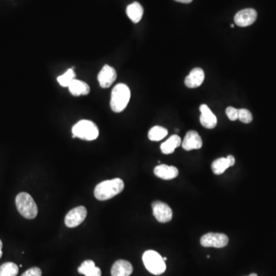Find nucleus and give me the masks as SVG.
Returning <instances> with one entry per match:
<instances>
[{
	"label": "nucleus",
	"instance_id": "23",
	"mask_svg": "<svg viewBox=\"0 0 276 276\" xmlns=\"http://www.w3.org/2000/svg\"><path fill=\"white\" fill-rule=\"evenodd\" d=\"M75 72L73 68H69L65 74H63L61 76L58 77V82L60 85L62 87H68L69 84L72 82L73 80L75 79Z\"/></svg>",
	"mask_w": 276,
	"mask_h": 276
},
{
	"label": "nucleus",
	"instance_id": "14",
	"mask_svg": "<svg viewBox=\"0 0 276 276\" xmlns=\"http://www.w3.org/2000/svg\"><path fill=\"white\" fill-rule=\"evenodd\" d=\"M205 74L204 70L200 68H195L190 71L188 76L186 78V86L190 88H198L204 81Z\"/></svg>",
	"mask_w": 276,
	"mask_h": 276
},
{
	"label": "nucleus",
	"instance_id": "18",
	"mask_svg": "<svg viewBox=\"0 0 276 276\" xmlns=\"http://www.w3.org/2000/svg\"><path fill=\"white\" fill-rule=\"evenodd\" d=\"M126 12H127V16L129 17L130 19L133 22L137 23L142 18L143 14H144V8L139 2H133L127 7Z\"/></svg>",
	"mask_w": 276,
	"mask_h": 276
},
{
	"label": "nucleus",
	"instance_id": "20",
	"mask_svg": "<svg viewBox=\"0 0 276 276\" xmlns=\"http://www.w3.org/2000/svg\"><path fill=\"white\" fill-rule=\"evenodd\" d=\"M181 138L177 134L171 136L167 141L161 145V150L163 154H170L174 152L176 148L180 147L181 144Z\"/></svg>",
	"mask_w": 276,
	"mask_h": 276
},
{
	"label": "nucleus",
	"instance_id": "19",
	"mask_svg": "<svg viewBox=\"0 0 276 276\" xmlns=\"http://www.w3.org/2000/svg\"><path fill=\"white\" fill-rule=\"evenodd\" d=\"M78 273L85 276H101L100 268L95 267V263L92 260H85L78 268Z\"/></svg>",
	"mask_w": 276,
	"mask_h": 276
},
{
	"label": "nucleus",
	"instance_id": "31",
	"mask_svg": "<svg viewBox=\"0 0 276 276\" xmlns=\"http://www.w3.org/2000/svg\"><path fill=\"white\" fill-rule=\"evenodd\" d=\"M163 259H164V261H167V258H166V257H164V258Z\"/></svg>",
	"mask_w": 276,
	"mask_h": 276
},
{
	"label": "nucleus",
	"instance_id": "9",
	"mask_svg": "<svg viewBox=\"0 0 276 276\" xmlns=\"http://www.w3.org/2000/svg\"><path fill=\"white\" fill-rule=\"evenodd\" d=\"M257 12L253 8H245L236 14L234 21L238 26L247 27L256 22Z\"/></svg>",
	"mask_w": 276,
	"mask_h": 276
},
{
	"label": "nucleus",
	"instance_id": "29",
	"mask_svg": "<svg viewBox=\"0 0 276 276\" xmlns=\"http://www.w3.org/2000/svg\"><path fill=\"white\" fill-rule=\"evenodd\" d=\"M257 276V274H256V273H252V274H250V276Z\"/></svg>",
	"mask_w": 276,
	"mask_h": 276
},
{
	"label": "nucleus",
	"instance_id": "2",
	"mask_svg": "<svg viewBox=\"0 0 276 276\" xmlns=\"http://www.w3.org/2000/svg\"><path fill=\"white\" fill-rule=\"evenodd\" d=\"M131 98V91L125 84H118L111 92V108L113 111L120 113L125 109Z\"/></svg>",
	"mask_w": 276,
	"mask_h": 276
},
{
	"label": "nucleus",
	"instance_id": "28",
	"mask_svg": "<svg viewBox=\"0 0 276 276\" xmlns=\"http://www.w3.org/2000/svg\"><path fill=\"white\" fill-rule=\"evenodd\" d=\"M2 241H1V240H0V259H1V257H2Z\"/></svg>",
	"mask_w": 276,
	"mask_h": 276
},
{
	"label": "nucleus",
	"instance_id": "13",
	"mask_svg": "<svg viewBox=\"0 0 276 276\" xmlns=\"http://www.w3.org/2000/svg\"><path fill=\"white\" fill-rule=\"evenodd\" d=\"M235 157L233 156L229 155L227 157H220L213 162L212 170L216 175H220L224 174L229 167H233L235 164Z\"/></svg>",
	"mask_w": 276,
	"mask_h": 276
},
{
	"label": "nucleus",
	"instance_id": "7",
	"mask_svg": "<svg viewBox=\"0 0 276 276\" xmlns=\"http://www.w3.org/2000/svg\"><path fill=\"white\" fill-rule=\"evenodd\" d=\"M87 214V209L82 206L72 209L65 216V225L68 228H75L78 227L85 220Z\"/></svg>",
	"mask_w": 276,
	"mask_h": 276
},
{
	"label": "nucleus",
	"instance_id": "5",
	"mask_svg": "<svg viewBox=\"0 0 276 276\" xmlns=\"http://www.w3.org/2000/svg\"><path fill=\"white\" fill-rule=\"evenodd\" d=\"M144 267L151 274L160 276L166 271L165 261L161 255L154 250L146 251L143 255Z\"/></svg>",
	"mask_w": 276,
	"mask_h": 276
},
{
	"label": "nucleus",
	"instance_id": "21",
	"mask_svg": "<svg viewBox=\"0 0 276 276\" xmlns=\"http://www.w3.org/2000/svg\"><path fill=\"white\" fill-rule=\"evenodd\" d=\"M168 134L167 131L164 127L161 126H154L151 128L148 133V137L152 141H159L164 139Z\"/></svg>",
	"mask_w": 276,
	"mask_h": 276
},
{
	"label": "nucleus",
	"instance_id": "22",
	"mask_svg": "<svg viewBox=\"0 0 276 276\" xmlns=\"http://www.w3.org/2000/svg\"><path fill=\"white\" fill-rule=\"evenodd\" d=\"M18 267L13 263H5L0 267V276H16Z\"/></svg>",
	"mask_w": 276,
	"mask_h": 276
},
{
	"label": "nucleus",
	"instance_id": "25",
	"mask_svg": "<svg viewBox=\"0 0 276 276\" xmlns=\"http://www.w3.org/2000/svg\"><path fill=\"white\" fill-rule=\"evenodd\" d=\"M226 114H227V117L230 121H237L238 120L239 110L237 108H233V107H228L226 109Z\"/></svg>",
	"mask_w": 276,
	"mask_h": 276
},
{
	"label": "nucleus",
	"instance_id": "15",
	"mask_svg": "<svg viewBox=\"0 0 276 276\" xmlns=\"http://www.w3.org/2000/svg\"><path fill=\"white\" fill-rule=\"evenodd\" d=\"M154 174L159 178L169 180L176 178L178 176L179 171L177 167L174 166H168L166 164H161L154 168Z\"/></svg>",
	"mask_w": 276,
	"mask_h": 276
},
{
	"label": "nucleus",
	"instance_id": "10",
	"mask_svg": "<svg viewBox=\"0 0 276 276\" xmlns=\"http://www.w3.org/2000/svg\"><path fill=\"white\" fill-rule=\"evenodd\" d=\"M117 78V72L113 67L108 65L103 66L98 74V80L101 88H109Z\"/></svg>",
	"mask_w": 276,
	"mask_h": 276
},
{
	"label": "nucleus",
	"instance_id": "30",
	"mask_svg": "<svg viewBox=\"0 0 276 276\" xmlns=\"http://www.w3.org/2000/svg\"><path fill=\"white\" fill-rule=\"evenodd\" d=\"M230 26H231L232 28H234V26H235V25H234V24H232V25H230Z\"/></svg>",
	"mask_w": 276,
	"mask_h": 276
},
{
	"label": "nucleus",
	"instance_id": "24",
	"mask_svg": "<svg viewBox=\"0 0 276 276\" xmlns=\"http://www.w3.org/2000/svg\"><path fill=\"white\" fill-rule=\"evenodd\" d=\"M238 119L244 124H250L253 121V114L249 110L242 108L239 110Z\"/></svg>",
	"mask_w": 276,
	"mask_h": 276
},
{
	"label": "nucleus",
	"instance_id": "1",
	"mask_svg": "<svg viewBox=\"0 0 276 276\" xmlns=\"http://www.w3.org/2000/svg\"><path fill=\"white\" fill-rule=\"evenodd\" d=\"M124 188V181L115 178L100 183L94 189V197L98 200H110L122 192Z\"/></svg>",
	"mask_w": 276,
	"mask_h": 276
},
{
	"label": "nucleus",
	"instance_id": "8",
	"mask_svg": "<svg viewBox=\"0 0 276 276\" xmlns=\"http://www.w3.org/2000/svg\"><path fill=\"white\" fill-rule=\"evenodd\" d=\"M153 214L157 221L162 224L168 223L173 218V211L165 203L155 201L152 204Z\"/></svg>",
	"mask_w": 276,
	"mask_h": 276
},
{
	"label": "nucleus",
	"instance_id": "11",
	"mask_svg": "<svg viewBox=\"0 0 276 276\" xmlns=\"http://www.w3.org/2000/svg\"><path fill=\"white\" fill-rule=\"evenodd\" d=\"M203 146V141L198 133L195 131H190L186 134L182 142V147L185 151L198 150Z\"/></svg>",
	"mask_w": 276,
	"mask_h": 276
},
{
	"label": "nucleus",
	"instance_id": "12",
	"mask_svg": "<svg viewBox=\"0 0 276 276\" xmlns=\"http://www.w3.org/2000/svg\"><path fill=\"white\" fill-rule=\"evenodd\" d=\"M200 111L201 112L200 121L202 125L207 129L214 128L217 124V118L215 114L212 112L208 106L206 104H201L200 107Z\"/></svg>",
	"mask_w": 276,
	"mask_h": 276
},
{
	"label": "nucleus",
	"instance_id": "17",
	"mask_svg": "<svg viewBox=\"0 0 276 276\" xmlns=\"http://www.w3.org/2000/svg\"><path fill=\"white\" fill-rule=\"evenodd\" d=\"M70 92L74 96H80V95H87L89 93L90 88L88 84L84 81L80 80H73L72 82L68 87Z\"/></svg>",
	"mask_w": 276,
	"mask_h": 276
},
{
	"label": "nucleus",
	"instance_id": "3",
	"mask_svg": "<svg viewBox=\"0 0 276 276\" xmlns=\"http://www.w3.org/2000/svg\"><path fill=\"white\" fill-rule=\"evenodd\" d=\"M15 205L18 213L25 218L32 220L38 215V207L33 198L27 193H20L17 195Z\"/></svg>",
	"mask_w": 276,
	"mask_h": 276
},
{
	"label": "nucleus",
	"instance_id": "4",
	"mask_svg": "<svg viewBox=\"0 0 276 276\" xmlns=\"http://www.w3.org/2000/svg\"><path fill=\"white\" fill-rule=\"evenodd\" d=\"M73 137L85 141H94L98 138L99 131L96 124L88 120H81L72 127Z\"/></svg>",
	"mask_w": 276,
	"mask_h": 276
},
{
	"label": "nucleus",
	"instance_id": "6",
	"mask_svg": "<svg viewBox=\"0 0 276 276\" xmlns=\"http://www.w3.org/2000/svg\"><path fill=\"white\" fill-rule=\"evenodd\" d=\"M229 238L224 233H209L203 236L200 243L204 247H214V248H224L227 247Z\"/></svg>",
	"mask_w": 276,
	"mask_h": 276
},
{
	"label": "nucleus",
	"instance_id": "27",
	"mask_svg": "<svg viewBox=\"0 0 276 276\" xmlns=\"http://www.w3.org/2000/svg\"><path fill=\"white\" fill-rule=\"evenodd\" d=\"M177 2H181V3H190L193 0H175Z\"/></svg>",
	"mask_w": 276,
	"mask_h": 276
},
{
	"label": "nucleus",
	"instance_id": "16",
	"mask_svg": "<svg viewBox=\"0 0 276 276\" xmlns=\"http://www.w3.org/2000/svg\"><path fill=\"white\" fill-rule=\"evenodd\" d=\"M132 273V265L129 262L123 260L116 261L111 271L112 276H130Z\"/></svg>",
	"mask_w": 276,
	"mask_h": 276
},
{
	"label": "nucleus",
	"instance_id": "26",
	"mask_svg": "<svg viewBox=\"0 0 276 276\" xmlns=\"http://www.w3.org/2000/svg\"><path fill=\"white\" fill-rule=\"evenodd\" d=\"M21 276H41V270L38 267L29 269Z\"/></svg>",
	"mask_w": 276,
	"mask_h": 276
}]
</instances>
